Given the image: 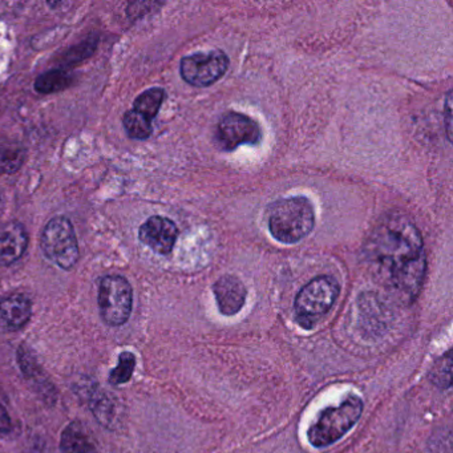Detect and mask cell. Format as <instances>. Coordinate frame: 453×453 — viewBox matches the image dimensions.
<instances>
[{
  "instance_id": "cell-1",
  "label": "cell",
  "mask_w": 453,
  "mask_h": 453,
  "mask_svg": "<svg viewBox=\"0 0 453 453\" xmlns=\"http://www.w3.org/2000/svg\"><path fill=\"white\" fill-rule=\"evenodd\" d=\"M368 259L386 275L402 298H418L426 275L423 238L403 214H389L373 229L365 243Z\"/></svg>"
},
{
  "instance_id": "cell-2",
  "label": "cell",
  "mask_w": 453,
  "mask_h": 453,
  "mask_svg": "<svg viewBox=\"0 0 453 453\" xmlns=\"http://www.w3.org/2000/svg\"><path fill=\"white\" fill-rule=\"evenodd\" d=\"M314 226V206L306 197L283 198L270 209L269 230L278 242L285 245L299 242Z\"/></svg>"
},
{
  "instance_id": "cell-3",
  "label": "cell",
  "mask_w": 453,
  "mask_h": 453,
  "mask_svg": "<svg viewBox=\"0 0 453 453\" xmlns=\"http://www.w3.org/2000/svg\"><path fill=\"white\" fill-rule=\"evenodd\" d=\"M362 413L363 402L357 395H349L341 404L326 408L307 431L310 444L326 448L339 441L359 421Z\"/></svg>"
},
{
  "instance_id": "cell-4",
  "label": "cell",
  "mask_w": 453,
  "mask_h": 453,
  "mask_svg": "<svg viewBox=\"0 0 453 453\" xmlns=\"http://www.w3.org/2000/svg\"><path fill=\"white\" fill-rule=\"evenodd\" d=\"M339 296V283L335 278L320 275L301 288L296 302V319L302 327L311 330L333 309Z\"/></svg>"
},
{
  "instance_id": "cell-5",
  "label": "cell",
  "mask_w": 453,
  "mask_h": 453,
  "mask_svg": "<svg viewBox=\"0 0 453 453\" xmlns=\"http://www.w3.org/2000/svg\"><path fill=\"white\" fill-rule=\"evenodd\" d=\"M42 250L60 269H73L79 261V245L70 219L55 217L44 227L41 237Z\"/></svg>"
},
{
  "instance_id": "cell-6",
  "label": "cell",
  "mask_w": 453,
  "mask_h": 453,
  "mask_svg": "<svg viewBox=\"0 0 453 453\" xmlns=\"http://www.w3.org/2000/svg\"><path fill=\"white\" fill-rule=\"evenodd\" d=\"M99 311L105 325L119 327L126 325L134 307L131 283L121 275H105L100 280Z\"/></svg>"
},
{
  "instance_id": "cell-7",
  "label": "cell",
  "mask_w": 453,
  "mask_h": 453,
  "mask_svg": "<svg viewBox=\"0 0 453 453\" xmlns=\"http://www.w3.org/2000/svg\"><path fill=\"white\" fill-rule=\"evenodd\" d=\"M229 68V58L224 51L185 57L180 65L182 79L193 87H209L219 81Z\"/></svg>"
},
{
  "instance_id": "cell-8",
  "label": "cell",
  "mask_w": 453,
  "mask_h": 453,
  "mask_svg": "<svg viewBox=\"0 0 453 453\" xmlns=\"http://www.w3.org/2000/svg\"><path fill=\"white\" fill-rule=\"evenodd\" d=\"M261 142V129L258 124L238 112L222 116L216 129V142L225 152H233L241 145H256Z\"/></svg>"
},
{
  "instance_id": "cell-9",
  "label": "cell",
  "mask_w": 453,
  "mask_h": 453,
  "mask_svg": "<svg viewBox=\"0 0 453 453\" xmlns=\"http://www.w3.org/2000/svg\"><path fill=\"white\" fill-rule=\"evenodd\" d=\"M81 396L86 397L89 411L104 428L118 429L123 423L124 408L115 395L87 381Z\"/></svg>"
},
{
  "instance_id": "cell-10",
  "label": "cell",
  "mask_w": 453,
  "mask_h": 453,
  "mask_svg": "<svg viewBox=\"0 0 453 453\" xmlns=\"http://www.w3.org/2000/svg\"><path fill=\"white\" fill-rule=\"evenodd\" d=\"M139 237L140 241L150 250L160 254V256H168L176 245L179 230L172 219L153 216L142 225Z\"/></svg>"
},
{
  "instance_id": "cell-11",
  "label": "cell",
  "mask_w": 453,
  "mask_h": 453,
  "mask_svg": "<svg viewBox=\"0 0 453 453\" xmlns=\"http://www.w3.org/2000/svg\"><path fill=\"white\" fill-rule=\"evenodd\" d=\"M33 317V302L22 293L0 299V333L22 330Z\"/></svg>"
},
{
  "instance_id": "cell-12",
  "label": "cell",
  "mask_w": 453,
  "mask_h": 453,
  "mask_svg": "<svg viewBox=\"0 0 453 453\" xmlns=\"http://www.w3.org/2000/svg\"><path fill=\"white\" fill-rule=\"evenodd\" d=\"M214 296L219 304V312L222 315H235L241 311L245 304L246 291L242 280H238L234 275H224L219 278L213 286Z\"/></svg>"
},
{
  "instance_id": "cell-13",
  "label": "cell",
  "mask_w": 453,
  "mask_h": 453,
  "mask_svg": "<svg viewBox=\"0 0 453 453\" xmlns=\"http://www.w3.org/2000/svg\"><path fill=\"white\" fill-rule=\"evenodd\" d=\"M28 235L19 222H10L0 227V266H10L25 256Z\"/></svg>"
},
{
  "instance_id": "cell-14",
  "label": "cell",
  "mask_w": 453,
  "mask_h": 453,
  "mask_svg": "<svg viewBox=\"0 0 453 453\" xmlns=\"http://www.w3.org/2000/svg\"><path fill=\"white\" fill-rule=\"evenodd\" d=\"M18 363H19L23 375L26 376L27 380L31 381L34 388L38 389L42 397L50 400L51 403L57 402L55 387L52 386L50 379H47L46 373L42 370V365H39L33 349L27 344H20L19 349H18Z\"/></svg>"
},
{
  "instance_id": "cell-15",
  "label": "cell",
  "mask_w": 453,
  "mask_h": 453,
  "mask_svg": "<svg viewBox=\"0 0 453 453\" xmlns=\"http://www.w3.org/2000/svg\"><path fill=\"white\" fill-rule=\"evenodd\" d=\"M60 452L97 453L96 442L89 429L81 421L75 420L62 432Z\"/></svg>"
},
{
  "instance_id": "cell-16",
  "label": "cell",
  "mask_w": 453,
  "mask_h": 453,
  "mask_svg": "<svg viewBox=\"0 0 453 453\" xmlns=\"http://www.w3.org/2000/svg\"><path fill=\"white\" fill-rule=\"evenodd\" d=\"M27 150L18 142H0V174H14L22 168Z\"/></svg>"
},
{
  "instance_id": "cell-17",
  "label": "cell",
  "mask_w": 453,
  "mask_h": 453,
  "mask_svg": "<svg viewBox=\"0 0 453 453\" xmlns=\"http://www.w3.org/2000/svg\"><path fill=\"white\" fill-rule=\"evenodd\" d=\"M164 99H165V91L163 88L156 87V88L148 89L134 100V111L152 121L157 116Z\"/></svg>"
},
{
  "instance_id": "cell-18",
  "label": "cell",
  "mask_w": 453,
  "mask_h": 453,
  "mask_svg": "<svg viewBox=\"0 0 453 453\" xmlns=\"http://www.w3.org/2000/svg\"><path fill=\"white\" fill-rule=\"evenodd\" d=\"M73 83V78L65 71L54 70L42 73L35 81L36 92L42 95H51L55 92L68 88Z\"/></svg>"
},
{
  "instance_id": "cell-19",
  "label": "cell",
  "mask_w": 453,
  "mask_h": 453,
  "mask_svg": "<svg viewBox=\"0 0 453 453\" xmlns=\"http://www.w3.org/2000/svg\"><path fill=\"white\" fill-rule=\"evenodd\" d=\"M123 124L131 139L147 140L152 134V121L148 120L136 111H128L124 115Z\"/></svg>"
},
{
  "instance_id": "cell-20",
  "label": "cell",
  "mask_w": 453,
  "mask_h": 453,
  "mask_svg": "<svg viewBox=\"0 0 453 453\" xmlns=\"http://www.w3.org/2000/svg\"><path fill=\"white\" fill-rule=\"evenodd\" d=\"M134 367H136V357L129 351L121 352L118 365L111 371L110 383L112 386H120L131 380Z\"/></svg>"
},
{
  "instance_id": "cell-21",
  "label": "cell",
  "mask_w": 453,
  "mask_h": 453,
  "mask_svg": "<svg viewBox=\"0 0 453 453\" xmlns=\"http://www.w3.org/2000/svg\"><path fill=\"white\" fill-rule=\"evenodd\" d=\"M429 379L439 388H449L450 384H452V357H450V352H448L434 363L431 373H429Z\"/></svg>"
},
{
  "instance_id": "cell-22",
  "label": "cell",
  "mask_w": 453,
  "mask_h": 453,
  "mask_svg": "<svg viewBox=\"0 0 453 453\" xmlns=\"http://www.w3.org/2000/svg\"><path fill=\"white\" fill-rule=\"evenodd\" d=\"M12 429H14V424H12V416L6 407L0 403V434L6 436L12 434Z\"/></svg>"
}]
</instances>
